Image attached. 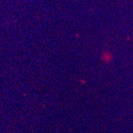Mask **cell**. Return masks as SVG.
<instances>
[{
	"label": "cell",
	"instance_id": "cell-1",
	"mask_svg": "<svg viewBox=\"0 0 133 133\" xmlns=\"http://www.w3.org/2000/svg\"><path fill=\"white\" fill-rule=\"evenodd\" d=\"M24 1H27V0H24Z\"/></svg>",
	"mask_w": 133,
	"mask_h": 133
}]
</instances>
